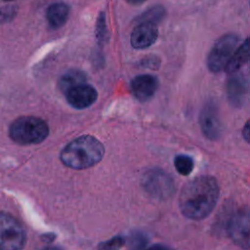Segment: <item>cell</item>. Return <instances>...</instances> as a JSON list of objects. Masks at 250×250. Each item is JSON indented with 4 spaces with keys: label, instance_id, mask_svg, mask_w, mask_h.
Here are the masks:
<instances>
[{
    "label": "cell",
    "instance_id": "obj_16",
    "mask_svg": "<svg viewBox=\"0 0 250 250\" xmlns=\"http://www.w3.org/2000/svg\"><path fill=\"white\" fill-rule=\"evenodd\" d=\"M165 16V9L160 6H154L150 9H148L147 11H146L145 13H143L141 16H139L136 19L137 23L140 22H144V21H149V22H153L156 23L158 21H160Z\"/></svg>",
    "mask_w": 250,
    "mask_h": 250
},
{
    "label": "cell",
    "instance_id": "obj_20",
    "mask_svg": "<svg viewBox=\"0 0 250 250\" xmlns=\"http://www.w3.org/2000/svg\"><path fill=\"white\" fill-rule=\"evenodd\" d=\"M146 242H147V239L144 233L135 231L134 233H132V236L130 239L131 250H143L146 245Z\"/></svg>",
    "mask_w": 250,
    "mask_h": 250
},
{
    "label": "cell",
    "instance_id": "obj_19",
    "mask_svg": "<svg viewBox=\"0 0 250 250\" xmlns=\"http://www.w3.org/2000/svg\"><path fill=\"white\" fill-rule=\"evenodd\" d=\"M18 13V7L16 5H6L0 8V23H6L11 21Z\"/></svg>",
    "mask_w": 250,
    "mask_h": 250
},
{
    "label": "cell",
    "instance_id": "obj_5",
    "mask_svg": "<svg viewBox=\"0 0 250 250\" xmlns=\"http://www.w3.org/2000/svg\"><path fill=\"white\" fill-rule=\"evenodd\" d=\"M239 39V36L235 33H227L214 43L207 57V66L211 72H220L227 66L238 45Z\"/></svg>",
    "mask_w": 250,
    "mask_h": 250
},
{
    "label": "cell",
    "instance_id": "obj_22",
    "mask_svg": "<svg viewBox=\"0 0 250 250\" xmlns=\"http://www.w3.org/2000/svg\"><path fill=\"white\" fill-rule=\"evenodd\" d=\"M141 63L144 67H149V68L157 69L159 64H160V62H159L158 58H156L154 56H150V57H146V58L143 59Z\"/></svg>",
    "mask_w": 250,
    "mask_h": 250
},
{
    "label": "cell",
    "instance_id": "obj_13",
    "mask_svg": "<svg viewBox=\"0 0 250 250\" xmlns=\"http://www.w3.org/2000/svg\"><path fill=\"white\" fill-rule=\"evenodd\" d=\"M250 61V36L234 51L232 57L226 66V71L229 74L236 72L241 66Z\"/></svg>",
    "mask_w": 250,
    "mask_h": 250
},
{
    "label": "cell",
    "instance_id": "obj_25",
    "mask_svg": "<svg viewBox=\"0 0 250 250\" xmlns=\"http://www.w3.org/2000/svg\"><path fill=\"white\" fill-rule=\"evenodd\" d=\"M129 2H131V3H134V4H139V3H142V2H144L145 0H128Z\"/></svg>",
    "mask_w": 250,
    "mask_h": 250
},
{
    "label": "cell",
    "instance_id": "obj_14",
    "mask_svg": "<svg viewBox=\"0 0 250 250\" xmlns=\"http://www.w3.org/2000/svg\"><path fill=\"white\" fill-rule=\"evenodd\" d=\"M69 15V8L64 3H54L46 12L48 23L53 28H59L65 23Z\"/></svg>",
    "mask_w": 250,
    "mask_h": 250
},
{
    "label": "cell",
    "instance_id": "obj_9",
    "mask_svg": "<svg viewBox=\"0 0 250 250\" xmlns=\"http://www.w3.org/2000/svg\"><path fill=\"white\" fill-rule=\"evenodd\" d=\"M64 95L67 103L78 109L89 107L98 98L97 90L87 83L79 84L71 88Z\"/></svg>",
    "mask_w": 250,
    "mask_h": 250
},
{
    "label": "cell",
    "instance_id": "obj_6",
    "mask_svg": "<svg viewBox=\"0 0 250 250\" xmlns=\"http://www.w3.org/2000/svg\"><path fill=\"white\" fill-rule=\"evenodd\" d=\"M142 185L145 190L158 199H166L174 193L172 177L160 168H151L143 175Z\"/></svg>",
    "mask_w": 250,
    "mask_h": 250
},
{
    "label": "cell",
    "instance_id": "obj_27",
    "mask_svg": "<svg viewBox=\"0 0 250 250\" xmlns=\"http://www.w3.org/2000/svg\"><path fill=\"white\" fill-rule=\"evenodd\" d=\"M4 1H12V0H4Z\"/></svg>",
    "mask_w": 250,
    "mask_h": 250
},
{
    "label": "cell",
    "instance_id": "obj_12",
    "mask_svg": "<svg viewBox=\"0 0 250 250\" xmlns=\"http://www.w3.org/2000/svg\"><path fill=\"white\" fill-rule=\"evenodd\" d=\"M157 88L158 79L151 74L138 75L132 79L130 84L133 96L141 102H146L151 99Z\"/></svg>",
    "mask_w": 250,
    "mask_h": 250
},
{
    "label": "cell",
    "instance_id": "obj_24",
    "mask_svg": "<svg viewBox=\"0 0 250 250\" xmlns=\"http://www.w3.org/2000/svg\"><path fill=\"white\" fill-rule=\"evenodd\" d=\"M146 250H175V249L171 248L167 245H163V244H154Z\"/></svg>",
    "mask_w": 250,
    "mask_h": 250
},
{
    "label": "cell",
    "instance_id": "obj_11",
    "mask_svg": "<svg viewBox=\"0 0 250 250\" xmlns=\"http://www.w3.org/2000/svg\"><path fill=\"white\" fill-rule=\"evenodd\" d=\"M158 37V28L156 23L144 21L138 23L130 37L131 45L135 49H146L151 46Z\"/></svg>",
    "mask_w": 250,
    "mask_h": 250
},
{
    "label": "cell",
    "instance_id": "obj_8",
    "mask_svg": "<svg viewBox=\"0 0 250 250\" xmlns=\"http://www.w3.org/2000/svg\"><path fill=\"white\" fill-rule=\"evenodd\" d=\"M199 124L204 136L212 141L218 140L222 134V124L220 120L218 106L214 102H207L200 113Z\"/></svg>",
    "mask_w": 250,
    "mask_h": 250
},
{
    "label": "cell",
    "instance_id": "obj_18",
    "mask_svg": "<svg viewBox=\"0 0 250 250\" xmlns=\"http://www.w3.org/2000/svg\"><path fill=\"white\" fill-rule=\"evenodd\" d=\"M108 34H107V28H106V22H105V16L104 13H100L96 24V38L99 44H104L107 40Z\"/></svg>",
    "mask_w": 250,
    "mask_h": 250
},
{
    "label": "cell",
    "instance_id": "obj_7",
    "mask_svg": "<svg viewBox=\"0 0 250 250\" xmlns=\"http://www.w3.org/2000/svg\"><path fill=\"white\" fill-rule=\"evenodd\" d=\"M231 240L241 248L250 249V207L238 209L231 217L229 227Z\"/></svg>",
    "mask_w": 250,
    "mask_h": 250
},
{
    "label": "cell",
    "instance_id": "obj_23",
    "mask_svg": "<svg viewBox=\"0 0 250 250\" xmlns=\"http://www.w3.org/2000/svg\"><path fill=\"white\" fill-rule=\"evenodd\" d=\"M242 136L244 138V140L250 144V119L245 123V125L243 126L242 129Z\"/></svg>",
    "mask_w": 250,
    "mask_h": 250
},
{
    "label": "cell",
    "instance_id": "obj_26",
    "mask_svg": "<svg viewBox=\"0 0 250 250\" xmlns=\"http://www.w3.org/2000/svg\"><path fill=\"white\" fill-rule=\"evenodd\" d=\"M43 250H60V249L54 248V247H48V248H45V249H43Z\"/></svg>",
    "mask_w": 250,
    "mask_h": 250
},
{
    "label": "cell",
    "instance_id": "obj_17",
    "mask_svg": "<svg viewBox=\"0 0 250 250\" xmlns=\"http://www.w3.org/2000/svg\"><path fill=\"white\" fill-rule=\"evenodd\" d=\"M174 165L176 170L184 176H188L193 170V160L190 156L186 154H179L174 159Z\"/></svg>",
    "mask_w": 250,
    "mask_h": 250
},
{
    "label": "cell",
    "instance_id": "obj_1",
    "mask_svg": "<svg viewBox=\"0 0 250 250\" xmlns=\"http://www.w3.org/2000/svg\"><path fill=\"white\" fill-rule=\"evenodd\" d=\"M219 193V185L214 177H196L183 187L179 195L180 210L188 219L202 220L215 208Z\"/></svg>",
    "mask_w": 250,
    "mask_h": 250
},
{
    "label": "cell",
    "instance_id": "obj_21",
    "mask_svg": "<svg viewBox=\"0 0 250 250\" xmlns=\"http://www.w3.org/2000/svg\"><path fill=\"white\" fill-rule=\"evenodd\" d=\"M124 242H125V240L123 237L115 236V237L111 238L110 240L101 244L100 249L101 250H115V249L121 247L124 244Z\"/></svg>",
    "mask_w": 250,
    "mask_h": 250
},
{
    "label": "cell",
    "instance_id": "obj_4",
    "mask_svg": "<svg viewBox=\"0 0 250 250\" xmlns=\"http://www.w3.org/2000/svg\"><path fill=\"white\" fill-rule=\"evenodd\" d=\"M25 241L26 233L19 220L0 212V250H21Z\"/></svg>",
    "mask_w": 250,
    "mask_h": 250
},
{
    "label": "cell",
    "instance_id": "obj_3",
    "mask_svg": "<svg viewBox=\"0 0 250 250\" xmlns=\"http://www.w3.org/2000/svg\"><path fill=\"white\" fill-rule=\"evenodd\" d=\"M49 134L47 123L36 116H21L10 126V138L20 145H33L43 142Z\"/></svg>",
    "mask_w": 250,
    "mask_h": 250
},
{
    "label": "cell",
    "instance_id": "obj_10",
    "mask_svg": "<svg viewBox=\"0 0 250 250\" xmlns=\"http://www.w3.org/2000/svg\"><path fill=\"white\" fill-rule=\"evenodd\" d=\"M227 96L229 103L234 107L243 106L249 98L247 80L241 74L230 76L227 82Z\"/></svg>",
    "mask_w": 250,
    "mask_h": 250
},
{
    "label": "cell",
    "instance_id": "obj_15",
    "mask_svg": "<svg viewBox=\"0 0 250 250\" xmlns=\"http://www.w3.org/2000/svg\"><path fill=\"white\" fill-rule=\"evenodd\" d=\"M86 80L87 76L83 71L79 69H69L60 78L59 88L63 94H65L71 88L79 84L86 83Z\"/></svg>",
    "mask_w": 250,
    "mask_h": 250
},
{
    "label": "cell",
    "instance_id": "obj_2",
    "mask_svg": "<svg viewBox=\"0 0 250 250\" xmlns=\"http://www.w3.org/2000/svg\"><path fill=\"white\" fill-rule=\"evenodd\" d=\"M104 154V145L95 137L84 135L67 144L62 150L60 157L65 166L81 170L100 162Z\"/></svg>",
    "mask_w": 250,
    "mask_h": 250
}]
</instances>
